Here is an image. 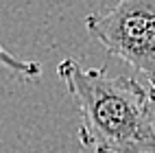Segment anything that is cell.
Segmentation results:
<instances>
[{"mask_svg":"<svg viewBox=\"0 0 155 153\" xmlns=\"http://www.w3.org/2000/svg\"><path fill=\"white\" fill-rule=\"evenodd\" d=\"M57 77L79 109V142L90 153H155L151 94L138 79L64 59Z\"/></svg>","mask_w":155,"mask_h":153,"instance_id":"obj_1","label":"cell"},{"mask_svg":"<svg viewBox=\"0 0 155 153\" xmlns=\"http://www.w3.org/2000/svg\"><path fill=\"white\" fill-rule=\"evenodd\" d=\"M85 28L111 57L147 79L155 103V0H118L107 11L87 15Z\"/></svg>","mask_w":155,"mask_h":153,"instance_id":"obj_2","label":"cell"},{"mask_svg":"<svg viewBox=\"0 0 155 153\" xmlns=\"http://www.w3.org/2000/svg\"><path fill=\"white\" fill-rule=\"evenodd\" d=\"M0 66L5 70H9L15 79L28 81V83H35V81H39V77H42V66H39L37 61L15 57V55L9 53L2 44H0Z\"/></svg>","mask_w":155,"mask_h":153,"instance_id":"obj_3","label":"cell"}]
</instances>
